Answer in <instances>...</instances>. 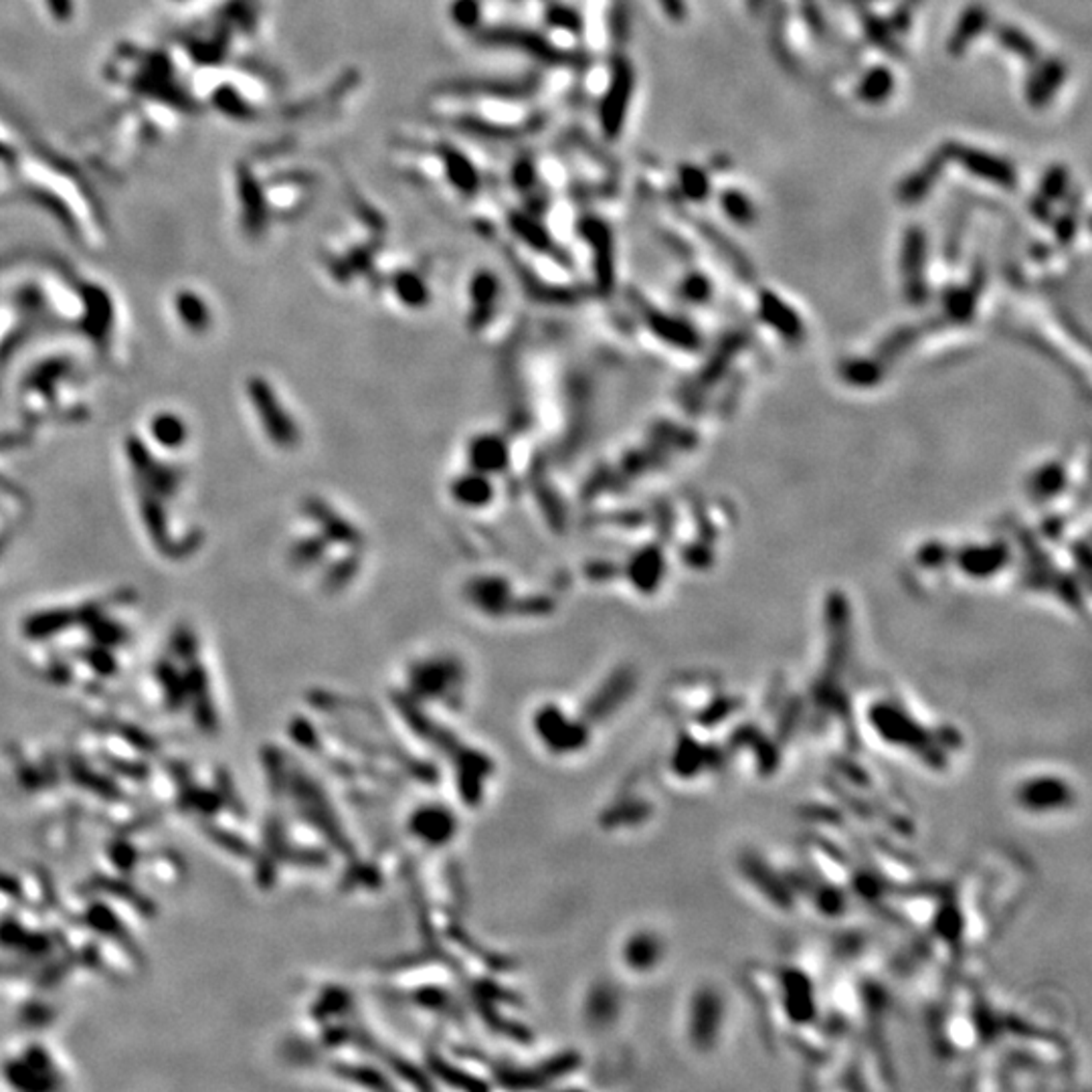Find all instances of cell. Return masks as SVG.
<instances>
[{"label": "cell", "mask_w": 1092, "mask_h": 1092, "mask_svg": "<svg viewBox=\"0 0 1092 1092\" xmlns=\"http://www.w3.org/2000/svg\"><path fill=\"white\" fill-rule=\"evenodd\" d=\"M961 164H966L969 168V173H973L975 177H981L985 181H992L997 182L1005 188L1014 186L1016 182V175H1014V168L995 156H990L988 153H981V150H973L967 146H955L953 148V154Z\"/></svg>", "instance_id": "7a4b0ae2"}, {"label": "cell", "mask_w": 1092, "mask_h": 1092, "mask_svg": "<svg viewBox=\"0 0 1092 1092\" xmlns=\"http://www.w3.org/2000/svg\"><path fill=\"white\" fill-rule=\"evenodd\" d=\"M892 92V77L888 75L886 70H874L870 71L862 85H860V94L864 99L868 101H881L884 99L888 94Z\"/></svg>", "instance_id": "3957f363"}, {"label": "cell", "mask_w": 1092, "mask_h": 1092, "mask_svg": "<svg viewBox=\"0 0 1092 1092\" xmlns=\"http://www.w3.org/2000/svg\"><path fill=\"white\" fill-rule=\"evenodd\" d=\"M1001 39H1003L1005 45H1008L1010 49L1014 47V49H1016V51H1020L1022 55H1025V53H1027V57H1032V55L1036 53V49H1034V45H1032V42H1030V39H1027V41H1025V39H1023V35H1020L1018 31H1012V29H1010V31H1005Z\"/></svg>", "instance_id": "277c9868"}, {"label": "cell", "mask_w": 1092, "mask_h": 1092, "mask_svg": "<svg viewBox=\"0 0 1092 1092\" xmlns=\"http://www.w3.org/2000/svg\"><path fill=\"white\" fill-rule=\"evenodd\" d=\"M1016 803L1025 813H1058L1075 803V794L1062 777L1034 775L1020 781Z\"/></svg>", "instance_id": "6da1fadb"}]
</instances>
